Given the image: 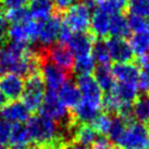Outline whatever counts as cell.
Wrapping results in <instances>:
<instances>
[{"mask_svg": "<svg viewBox=\"0 0 149 149\" xmlns=\"http://www.w3.org/2000/svg\"><path fill=\"white\" fill-rule=\"evenodd\" d=\"M112 149H121V148H119V147H116V146H113V148Z\"/></svg>", "mask_w": 149, "mask_h": 149, "instance_id": "cell-40", "label": "cell"}, {"mask_svg": "<svg viewBox=\"0 0 149 149\" xmlns=\"http://www.w3.org/2000/svg\"><path fill=\"white\" fill-rule=\"evenodd\" d=\"M91 56L95 60V62L98 63V65H109L110 64V56L108 51L107 45L104 40H95L93 45V51Z\"/></svg>", "mask_w": 149, "mask_h": 149, "instance_id": "cell-25", "label": "cell"}, {"mask_svg": "<svg viewBox=\"0 0 149 149\" xmlns=\"http://www.w3.org/2000/svg\"><path fill=\"white\" fill-rule=\"evenodd\" d=\"M112 116L108 114L106 112H100L98 116L95 118V120L91 123L93 128L95 130L99 136L107 137L110 126H111Z\"/></svg>", "mask_w": 149, "mask_h": 149, "instance_id": "cell-26", "label": "cell"}, {"mask_svg": "<svg viewBox=\"0 0 149 149\" xmlns=\"http://www.w3.org/2000/svg\"><path fill=\"white\" fill-rule=\"evenodd\" d=\"M38 111L40 114L54 120L61 126L69 130H71L75 124L71 111L64 107V104L59 99L58 94L54 91L47 89L44 96L42 104Z\"/></svg>", "mask_w": 149, "mask_h": 149, "instance_id": "cell-1", "label": "cell"}, {"mask_svg": "<svg viewBox=\"0 0 149 149\" xmlns=\"http://www.w3.org/2000/svg\"><path fill=\"white\" fill-rule=\"evenodd\" d=\"M38 22L31 19L20 24H12L9 27L8 39L13 44L29 45L37 42Z\"/></svg>", "mask_w": 149, "mask_h": 149, "instance_id": "cell-8", "label": "cell"}, {"mask_svg": "<svg viewBox=\"0 0 149 149\" xmlns=\"http://www.w3.org/2000/svg\"><path fill=\"white\" fill-rule=\"evenodd\" d=\"M8 144L9 149H31L33 147L26 125L20 123L12 125Z\"/></svg>", "mask_w": 149, "mask_h": 149, "instance_id": "cell-17", "label": "cell"}, {"mask_svg": "<svg viewBox=\"0 0 149 149\" xmlns=\"http://www.w3.org/2000/svg\"><path fill=\"white\" fill-rule=\"evenodd\" d=\"M148 135L149 126L135 121L126 125L124 133L116 147L121 149H147Z\"/></svg>", "mask_w": 149, "mask_h": 149, "instance_id": "cell-4", "label": "cell"}, {"mask_svg": "<svg viewBox=\"0 0 149 149\" xmlns=\"http://www.w3.org/2000/svg\"><path fill=\"white\" fill-rule=\"evenodd\" d=\"M4 17L7 19V21L10 22L11 24H20L24 22L31 20V14H29V9L25 7L21 8H14V9H8L4 13Z\"/></svg>", "mask_w": 149, "mask_h": 149, "instance_id": "cell-28", "label": "cell"}, {"mask_svg": "<svg viewBox=\"0 0 149 149\" xmlns=\"http://www.w3.org/2000/svg\"><path fill=\"white\" fill-rule=\"evenodd\" d=\"M11 130H12L11 123L4 120L3 118L0 116V145L4 146L6 144H8Z\"/></svg>", "mask_w": 149, "mask_h": 149, "instance_id": "cell-31", "label": "cell"}, {"mask_svg": "<svg viewBox=\"0 0 149 149\" xmlns=\"http://www.w3.org/2000/svg\"><path fill=\"white\" fill-rule=\"evenodd\" d=\"M127 23L130 31L134 34H145L149 31V19L128 14Z\"/></svg>", "mask_w": 149, "mask_h": 149, "instance_id": "cell-29", "label": "cell"}, {"mask_svg": "<svg viewBox=\"0 0 149 149\" xmlns=\"http://www.w3.org/2000/svg\"><path fill=\"white\" fill-rule=\"evenodd\" d=\"M46 86L40 72L29 75L26 79L22 94V104L29 112H37L42 104Z\"/></svg>", "mask_w": 149, "mask_h": 149, "instance_id": "cell-3", "label": "cell"}, {"mask_svg": "<svg viewBox=\"0 0 149 149\" xmlns=\"http://www.w3.org/2000/svg\"><path fill=\"white\" fill-rule=\"evenodd\" d=\"M126 13L149 19V0H128Z\"/></svg>", "mask_w": 149, "mask_h": 149, "instance_id": "cell-27", "label": "cell"}, {"mask_svg": "<svg viewBox=\"0 0 149 149\" xmlns=\"http://www.w3.org/2000/svg\"><path fill=\"white\" fill-rule=\"evenodd\" d=\"M6 104H7V98L2 95V93L0 91V110H1Z\"/></svg>", "mask_w": 149, "mask_h": 149, "instance_id": "cell-37", "label": "cell"}, {"mask_svg": "<svg viewBox=\"0 0 149 149\" xmlns=\"http://www.w3.org/2000/svg\"><path fill=\"white\" fill-rule=\"evenodd\" d=\"M148 97H149V91H148Z\"/></svg>", "mask_w": 149, "mask_h": 149, "instance_id": "cell-44", "label": "cell"}, {"mask_svg": "<svg viewBox=\"0 0 149 149\" xmlns=\"http://www.w3.org/2000/svg\"><path fill=\"white\" fill-rule=\"evenodd\" d=\"M110 60L114 63H128L134 62L135 56L133 54V50L128 42L125 38L113 37L110 36L106 40Z\"/></svg>", "mask_w": 149, "mask_h": 149, "instance_id": "cell-9", "label": "cell"}, {"mask_svg": "<svg viewBox=\"0 0 149 149\" xmlns=\"http://www.w3.org/2000/svg\"><path fill=\"white\" fill-rule=\"evenodd\" d=\"M111 73L116 82L137 84L141 70L135 62L113 63L111 66Z\"/></svg>", "mask_w": 149, "mask_h": 149, "instance_id": "cell-14", "label": "cell"}, {"mask_svg": "<svg viewBox=\"0 0 149 149\" xmlns=\"http://www.w3.org/2000/svg\"><path fill=\"white\" fill-rule=\"evenodd\" d=\"M112 148H113V145L109 141V139H108L107 137L98 136V138L93 143L91 149H112Z\"/></svg>", "mask_w": 149, "mask_h": 149, "instance_id": "cell-36", "label": "cell"}, {"mask_svg": "<svg viewBox=\"0 0 149 149\" xmlns=\"http://www.w3.org/2000/svg\"><path fill=\"white\" fill-rule=\"evenodd\" d=\"M147 149H149V135H148V147H147Z\"/></svg>", "mask_w": 149, "mask_h": 149, "instance_id": "cell-41", "label": "cell"}, {"mask_svg": "<svg viewBox=\"0 0 149 149\" xmlns=\"http://www.w3.org/2000/svg\"><path fill=\"white\" fill-rule=\"evenodd\" d=\"M29 14L35 21H44L54 12L51 0H29Z\"/></svg>", "mask_w": 149, "mask_h": 149, "instance_id": "cell-19", "label": "cell"}, {"mask_svg": "<svg viewBox=\"0 0 149 149\" xmlns=\"http://www.w3.org/2000/svg\"><path fill=\"white\" fill-rule=\"evenodd\" d=\"M128 44L132 48L135 58L149 54V36L147 33L131 35Z\"/></svg>", "mask_w": 149, "mask_h": 149, "instance_id": "cell-24", "label": "cell"}, {"mask_svg": "<svg viewBox=\"0 0 149 149\" xmlns=\"http://www.w3.org/2000/svg\"><path fill=\"white\" fill-rule=\"evenodd\" d=\"M29 0H0V11L2 8L14 9L24 7Z\"/></svg>", "mask_w": 149, "mask_h": 149, "instance_id": "cell-35", "label": "cell"}, {"mask_svg": "<svg viewBox=\"0 0 149 149\" xmlns=\"http://www.w3.org/2000/svg\"><path fill=\"white\" fill-rule=\"evenodd\" d=\"M120 100L122 104H132L138 97V86L137 84L121 83L116 82V85L110 91Z\"/></svg>", "mask_w": 149, "mask_h": 149, "instance_id": "cell-20", "label": "cell"}, {"mask_svg": "<svg viewBox=\"0 0 149 149\" xmlns=\"http://www.w3.org/2000/svg\"><path fill=\"white\" fill-rule=\"evenodd\" d=\"M109 22H110V15L109 14L101 11L98 8H96L93 11V17L91 20L89 32L96 40H106L108 37H110Z\"/></svg>", "mask_w": 149, "mask_h": 149, "instance_id": "cell-13", "label": "cell"}, {"mask_svg": "<svg viewBox=\"0 0 149 149\" xmlns=\"http://www.w3.org/2000/svg\"><path fill=\"white\" fill-rule=\"evenodd\" d=\"M66 149H88V147H83V146L76 145V144H72V145H70Z\"/></svg>", "mask_w": 149, "mask_h": 149, "instance_id": "cell-38", "label": "cell"}, {"mask_svg": "<svg viewBox=\"0 0 149 149\" xmlns=\"http://www.w3.org/2000/svg\"><path fill=\"white\" fill-rule=\"evenodd\" d=\"M63 17V24H65L73 33H84L89 31L91 10L83 2L72 6Z\"/></svg>", "mask_w": 149, "mask_h": 149, "instance_id": "cell-5", "label": "cell"}, {"mask_svg": "<svg viewBox=\"0 0 149 149\" xmlns=\"http://www.w3.org/2000/svg\"><path fill=\"white\" fill-rule=\"evenodd\" d=\"M76 85L82 94V99L101 109L102 91L93 75H81L77 77Z\"/></svg>", "mask_w": 149, "mask_h": 149, "instance_id": "cell-10", "label": "cell"}, {"mask_svg": "<svg viewBox=\"0 0 149 149\" xmlns=\"http://www.w3.org/2000/svg\"><path fill=\"white\" fill-rule=\"evenodd\" d=\"M38 22L37 42L42 45V48H48L52 46L59 38L60 29L63 24L62 15L54 12L52 15L44 21Z\"/></svg>", "mask_w": 149, "mask_h": 149, "instance_id": "cell-7", "label": "cell"}, {"mask_svg": "<svg viewBox=\"0 0 149 149\" xmlns=\"http://www.w3.org/2000/svg\"><path fill=\"white\" fill-rule=\"evenodd\" d=\"M93 76L95 77L101 91L104 94L110 93L116 85V79L111 73L110 65H97L93 72Z\"/></svg>", "mask_w": 149, "mask_h": 149, "instance_id": "cell-21", "label": "cell"}, {"mask_svg": "<svg viewBox=\"0 0 149 149\" xmlns=\"http://www.w3.org/2000/svg\"><path fill=\"white\" fill-rule=\"evenodd\" d=\"M46 57L68 74L73 75L75 59L70 47L62 42H57L48 48H42Z\"/></svg>", "mask_w": 149, "mask_h": 149, "instance_id": "cell-6", "label": "cell"}, {"mask_svg": "<svg viewBox=\"0 0 149 149\" xmlns=\"http://www.w3.org/2000/svg\"><path fill=\"white\" fill-rule=\"evenodd\" d=\"M29 113L31 112L20 101H12L10 104H7L0 110V116L4 120L10 123L13 122L14 124H22L23 122H26L29 119Z\"/></svg>", "mask_w": 149, "mask_h": 149, "instance_id": "cell-15", "label": "cell"}, {"mask_svg": "<svg viewBox=\"0 0 149 149\" xmlns=\"http://www.w3.org/2000/svg\"><path fill=\"white\" fill-rule=\"evenodd\" d=\"M76 0H54V12L62 15L69 10V9L74 6Z\"/></svg>", "mask_w": 149, "mask_h": 149, "instance_id": "cell-32", "label": "cell"}, {"mask_svg": "<svg viewBox=\"0 0 149 149\" xmlns=\"http://www.w3.org/2000/svg\"><path fill=\"white\" fill-rule=\"evenodd\" d=\"M133 116L136 122L148 126L149 123V97L145 94L138 95L132 104Z\"/></svg>", "mask_w": 149, "mask_h": 149, "instance_id": "cell-23", "label": "cell"}, {"mask_svg": "<svg viewBox=\"0 0 149 149\" xmlns=\"http://www.w3.org/2000/svg\"><path fill=\"white\" fill-rule=\"evenodd\" d=\"M148 126H149V123H148Z\"/></svg>", "mask_w": 149, "mask_h": 149, "instance_id": "cell-45", "label": "cell"}, {"mask_svg": "<svg viewBox=\"0 0 149 149\" xmlns=\"http://www.w3.org/2000/svg\"><path fill=\"white\" fill-rule=\"evenodd\" d=\"M109 33H110V36H113V37L130 38L131 31L128 27L127 19L125 17V14L118 13V14L110 15Z\"/></svg>", "mask_w": 149, "mask_h": 149, "instance_id": "cell-22", "label": "cell"}, {"mask_svg": "<svg viewBox=\"0 0 149 149\" xmlns=\"http://www.w3.org/2000/svg\"><path fill=\"white\" fill-rule=\"evenodd\" d=\"M9 25L2 11H0V46H3L8 40Z\"/></svg>", "mask_w": 149, "mask_h": 149, "instance_id": "cell-34", "label": "cell"}, {"mask_svg": "<svg viewBox=\"0 0 149 149\" xmlns=\"http://www.w3.org/2000/svg\"><path fill=\"white\" fill-rule=\"evenodd\" d=\"M37 52L39 56V72L44 79L45 86H47L49 91H59L68 81L72 79V75L68 74L66 72L51 62L46 57L42 48H39Z\"/></svg>", "mask_w": 149, "mask_h": 149, "instance_id": "cell-2", "label": "cell"}, {"mask_svg": "<svg viewBox=\"0 0 149 149\" xmlns=\"http://www.w3.org/2000/svg\"><path fill=\"white\" fill-rule=\"evenodd\" d=\"M31 149H38V148H35V147H32Z\"/></svg>", "mask_w": 149, "mask_h": 149, "instance_id": "cell-42", "label": "cell"}, {"mask_svg": "<svg viewBox=\"0 0 149 149\" xmlns=\"http://www.w3.org/2000/svg\"><path fill=\"white\" fill-rule=\"evenodd\" d=\"M24 85V79L19 75L3 74L0 76V91L8 100L17 101L23 94Z\"/></svg>", "mask_w": 149, "mask_h": 149, "instance_id": "cell-12", "label": "cell"}, {"mask_svg": "<svg viewBox=\"0 0 149 149\" xmlns=\"http://www.w3.org/2000/svg\"><path fill=\"white\" fill-rule=\"evenodd\" d=\"M147 34H148V36H149V31H148V32H147Z\"/></svg>", "mask_w": 149, "mask_h": 149, "instance_id": "cell-43", "label": "cell"}, {"mask_svg": "<svg viewBox=\"0 0 149 149\" xmlns=\"http://www.w3.org/2000/svg\"><path fill=\"white\" fill-rule=\"evenodd\" d=\"M72 130H73L72 144H76L83 147H88L89 145L91 146L99 136L91 124L76 123Z\"/></svg>", "mask_w": 149, "mask_h": 149, "instance_id": "cell-18", "label": "cell"}, {"mask_svg": "<svg viewBox=\"0 0 149 149\" xmlns=\"http://www.w3.org/2000/svg\"><path fill=\"white\" fill-rule=\"evenodd\" d=\"M0 149H9V148H7V147H6V146L0 145Z\"/></svg>", "mask_w": 149, "mask_h": 149, "instance_id": "cell-39", "label": "cell"}, {"mask_svg": "<svg viewBox=\"0 0 149 149\" xmlns=\"http://www.w3.org/2000/svg\"><path fill=\"white\" fill-rule=\"evenodd\" d=\"M95 60L91 57L84 59H79V60H75L74 64V72L77 73L79 76L81 75H91L95 70Z\"/></svg>", "mask_w": 149, "mask_h": 149, "instance_id": "cell-30", "label": "cell"}, {"mask_svg": "<svg viewBox=\"0 0 149 149\" xmlns=\"http://www.w3.org/2000/svg\"><path fill=\"white\" fill-rule=\"evenodd\" d=\"M95 40L96 39L89 31L84 33H73L68 46L74 54L75 60H79L91 57L93 45Z\"/></svg>", "mask_w": 149, "mask_h": 149, "instance_id": "cell-11", "label": "cell"}, {"mask_svg": "<svg viewBox=\"0 0 149 149\" xmlns=\"http://www.w3.org/2000/svg\"><path fill=\"white\" fill-rule=\"evenodd\" d=\"M59 99L64 104L68 110H73L82 101V94L79 91V87L72 81H68L60 89L58 94Z\"/></svg>", "mask_w": 149, "mask_h": 149, "instance_id": "cell-16", "label": "cell"}, {"mask_svg": "<svg viewBox=\"0 0 149 149\" xmlns=\"http://www.w3.org/2000/svg\"><path fill=\"white\" fill-rule=\"evenodd\" d=\"M138 91H141L143 94L149 91V70H141L138 82H137Z\"/></svg>", "mask_w": 149, "mask_h": 149, "instance_id": "cell-33", "label": "cell"}]
</instances>
